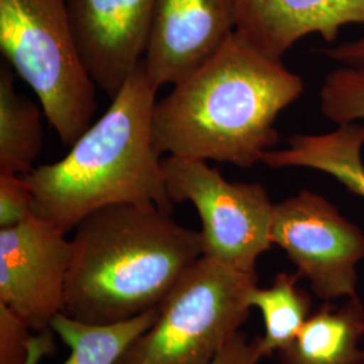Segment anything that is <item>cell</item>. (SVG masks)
<instances>
[{"label":"cell","mask_w":364,"mask_h":364,"mask_svg":"<svg viewBox=\"0 0 364 364\" xmlns=\"http://www.w3.org/2000/svg\"><path fill=\"white\" fill-rule=\"evenodd\" d=\"M72 242L66 232L36 215L0 230V302L34 332L52 329L63 312Z\"/></svg>","instance_id":"obj_8"},{"label":"cell","mask_w":364,"mask_h":364,"mask_svg":"<svg viewBox=\"0 0 364 364\" xmlns=\"http://www.w3.org/2000/svg\"><path fill=\"white\" fill-rule=\"evenodd\" d=\"M156 311L115 324H87L58 313L50 328L69 347L63 364H117L131 343L154 323Z\"/></svg>","instance_id":"obj_16"},{"label":"cell","mask_w":364,"mask_h":364,"mask_svg":"<svg viewBox=\"0 0 364 364\" xmlns=\"http://www.w3.org/2000/svg\"><path fill=\"white\" fill-rule=\"evenodd\" d=\"M272 242L287 252L324 302L358 296L364 232L326 197L301 191L274 205Z\"/></svg>","instance_id":"obj_7"},{"label":"cell","mask_w":364,"mask_h":364,"mask_svg":"<svg viewBox=\"0 0 364 364\" xmlns=\"http://www.w3.org/2000/svg\"><path fill=\"white\" fill-rule=\"evenodd\" d=\"M257 274L203 255L158 305L156 320L117 364H210L250 317Z\"/></svg>","instance_id":"obj_5"},{"label":"cell","mask_w":364,"mask_h":364,"mask_svg":"<svg viewBox=\"0 0 364 364\" xmlns=\"http://www.w3.org/2000/svg\"><path fill=\"white\" fill-rule=\"evenodd\" d=\"M263 359L259 350V338L248 340L239 332L210 364H258Z\"/></svg>","instance_id":"obj_20"},{"label":"cell","mask_w":364,"mask_h":364,"mask_svg":"<svg viewBox=\"0 0 364 364\" xmlns=\"http://www.w3.org/2000/svg\"><path fill=\"white\" fill-rule=\"evenodd\" d=\"M31 216L33 192L25 176L0 171V230L19 225Z\"/></svg>","instance_id":"obj_18"},{"label":"cell","mask_w":364,"mask_h":364,"mask_svg":"<svg viewBox=\"0 0 364 364\" xmlns=\"http://www.w3.org/2000/svg\"><path fill=\"white\" fill-rule=\"evenodd\" d=\"M326 53L331 60L340 63L341 65L364 72V37L329 49Z\"/></svg>","instance_id":"obj_21"},{"label":"cell","mask_w":364,"mask_h":364,"mask_svg":"<svg viewBox=\"0 0 364 364\" xmlns=\"http://www.w3.org/2000/svg\"><path fill=\"white\" fill-rule=\"evenodd\" d=\"M173 204L192 203L200 220L204 255L242 273L257 274V262L273 246L274 205L260 183L227 181L205 159H162Z\"/></svg>","instance_id":"obj_6"},{"label":"cell","mask_w":364,"mask_h":364,"mask_svg":"<svg viewBox=\"0 0 364 364\" xmlns=\"http://www.w3.org/2000/svg\"><path fill=\"white\" fill-rule=\"evenodd\" d=\"M33 332L18 313L0 302V364L26 363Z\"/></svg>","instance_id":"obj_19"},{"label":"cell","mask_w":364,"mask_h":364,"mask_svg":"<svg viewBox=\"0 0 364 364\" xmlns=\"http://www.w3.org/2000/svg\"><path fill=\"white\" fill-rule=\"evenodd\" d=\"M299 273H279L270 287H255L248 297L251 308L259 309L264 335L259 338L263 358L287 348L312 314L311 296L299 287Z\"/></svg>","instance_id":"obj_15"},{"label":"cell","mask_w":364,"mask_h":364,"mask_svg":"<svg viewBox=\"0 0 364 364\" xmlns=\"http://www.w3.org/2000/svg\"><path fill=\"white\" fill-rule=\"evenodd\" d=\"M0 50L38 97L64 146L92 124L96 97L81 61L65 0H0Z\"/></svg>","instance_id":"obj_4"},{"label":"cell","mask_w":364,"mask_h":364,"mask_svg":"<svg viewBox=\"0 0 364 364\" xmlns=\"http://www.w3.org/2000/svg\"><path fill=\"white\" fill-rule=\"evenodd\" d=\"M304 81L235 31L209 61L156 102L158 154L228 162L250 169L279 141L274 123Z\"/></svg>","instance_id":"obj_1"},{"label":"cell","mask_w":364,"mask_h":364,"mask_svg":"<svg viewBox=\"0 0 364 364\" xmlns=\"http://www.w3.org/2000/svg\"><path fill=\"white\" fill-rule=\"evenodd\" d=\"M156 91L142 60L63 159L23 174L37 218L68 232L92 212L117 204H154L171 213L153 144Z\"/></svg>","instance_id":"obj_3"},{"label":"cell","mask_w":364,"mask_h":364,"mask_svg":"<svg viewBox=\"0 0 364 364\" xmlns=\"http://www.w3.org/2000/svg\"><path fill=\"white\" fill-rule=\"evenodd\" d=\"M156 0H65L81 61L109 99L144 60Z\"/></svg>","instance_id":"obj_9"},{"label":"cell","mask_w":364,"mask_h":364,"mask_svg":"<svg viewBox=\"0 0 364 364\" xmlns=\"http://www.w3.org/2000/svg\"><path fill=\"white\" fill-rule=\"evenodd\" d=\"M53 333V329H48L43 332H38L31 338L28 347V358L25 364H39L45 356L54 353L55 347Z\"/></svg>","instance_id":"obj_22"},{"label":"cell","mask_w":364,"mask_h":364,"mask_svg":"<svg viewBox=\"0 0 364 364\" xmlns=\"http://www.w3.org/2000/svg\"><path fill=\"white\" fill-rule=\"evenodd\" d=\"M364 304L359 296L341 305L324 302L279 353L281 364H364Z\"/></svg>","instance_id":"obj_12"},{"label":"cell","mask_w":364,"mask_h":364,"mask_svg":"<svg viewBox=\"0 0 364 364\" xmlns=\"http://www.w3.org/2000/svg\"><path fill=\"white\" fill-rule=\"evenodd\" d=\"M75 230L63 313L87 324L156 309L204 255L201 232L154 204L97 209Z\"/></svg>","instance_id":"obj_2"},{"label":"cell","mask_w":364,"mask_h":364,"mask_svg":"<svg viewBox=\"0 0 364 364\" xmlns=\"http://www.w3.org/2000/svg\"><path fill=\"white\" fill-rule=\"evenodd\" d=\"M236 0H156L144 57L154 87L193 75L236 31Z\"/></svg>","instance_id":"obj_10"},{"label":"cell","mask_w":364,"mask_h":364,"mask_svg":"<svg viewBox=\"0 0 364 364\" xmlns=\"http://www.w3.org/2000/svg\"><path fill=\"white\" fill-rule=\"evenodd\" d=\"M236 31L281 58L308 34L332 42L341 27L364 23V0H236Z\"/></svg>","instance_id":"obj_11"},{"label":"cell","mask_w":364,"mask_h":364,"mask_svg":"<svg viewBox=\"0 0 364 364\" xmlns=\"http://www.w3.org/2000/svg\"><path fill=\"white\" fill-rule=\"evenodd\" d=\"M321 112L344 124L364 120V72L341 66L331 72L320 92Z\"/></svg>","instance_id":"obj_17"},{"label":"cell","mask_w":364,"mask_h":364,"mask_svg":"<svg viewBox=\"0 0 364 364\" xmlns=\"http://www.w3.org/2000/svg\"><path fill=\"white\" fill-rule=\"evenodd\" d=\"M42 112L15 88V72L0 68V171L27 174L34 169L42 144Z\"/></svg>","instance_id":"obj_14"},{"label":"cell","mask_w":364,"mask_h":364,"mask_svg":"<svg viewBox=\"0 0 364 364\" xmlns=\"http://www.w3.org/2000/svg\"><path fill=\"white\" fill-rule=\"evenodd\" d=\"M363 147V124L344 123L328 134L294 135L289 139L287 149L264 153L262 162L272 169L320 170L364 198Z\"/></svg>","instance_id":"obj_13"}]
</instances>
